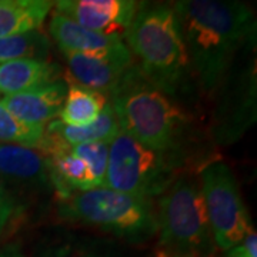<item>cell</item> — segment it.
Masks as SVG:
<instances>
[{
  "mask_svg": "<svg viewBox=\"0 0 257 257\" xmlns=\"http://www.w3.org/2000/svg\"><path fill=\"white\" fill-rule=\"evenodd\" d=\"M227 257H243V256H240V254H237V253H234V251L229 250V251H227Z\"/></svg>",
  "mask_w": 257,
  "mask_h": 257,
  "instance_id": "obj_24",
  "label": "cell"
},
{
  "mask_svg": "<svg viewBox=\"0 0 257 257\" xmlns=\"http://www.w3.org/2000/svg\"><path fill=\"white\" fill-rule=\"evenodd\" d=\"M106 103L107 97L104 94L70 83L67 86L63 106L57 117L60 123L67 126L84 127L97 119Z\"/></svg>",
  "mask_w": 257,
  "mask_h": 257,
  "instance_id": "obj_17",
  "label": "cell"
},
{
  "mask_svg": "<svg viewBox=\"0 0 257 257\" xmlns=\"http://www.w3.org/2000/svg\"><path fill=\"white\" fill-rule=\"evenodd\" d=\"M0 176L19 182L50 184L49 160L37 149L0 145Z\"/></svg>",
  "mask_w": 257,
  "mask_h": 257,
  "instance_id": "obj_13",
  "label": "cell"
},
{
  "mask_svg": "<svg viewBox=\"0 0 257 257\" xmlns=\"http://www.w3.org/2000/svg\"><path fill=\"white\" fill-rule=\"evenodd\" d=\"M184 159L152 150L120 130L109 145L104 186L152 200L179 177Z\"/></svg>",
  "mask_w": 257,
  "mask_h": 257,
  "instance_id": "obj_6",
  "label": "cell"
},
{
  "mask_svg": "<svg viewBox=\"0 0 257 257\" xmlns=\"http://www.w3.org/2000/svg\"><path fill=\"white\" fill-rule=\"evenodd\" d=\"M52 6L46 0H0V39L40 30Z\"/></svg>",
  "mask_w": 257,
  "mask_h": 257,
  "instance_id": "obj_15",
  "label": "cell"
},
{
  "mask_svg": "<svg viewBox=\"0 0 257 257\" xmlns=\"http://www.w3.org/2000/svg\"><path fill=\"white\" fill-rule=\"evenodd\" d=\"M230 250L243 257H257V234L254 227L251 226L243 236V239Z\"/></svg>",
  "mask_w": 257,
  "mask_h": 257,
  "instance_id": "obj_22",
  "label": "cell"
},
{
  "mask_svg": "<svg viewBox=\"0 0 257 257\" xmlns=\"http://www.w3.org/2000/svg\"><path fill=\"white\" fill-rule=\"evenodd\" d=\"M251 52L254 40L237 55L221 83L223 93L211 124V135L219 145L236 142L256 120V62Z\"/></svg>",
  "mask_w": 257,
  "mask_h": 257,
  "instance_id": "obj_8",
  "label": "cell"
},
{
  "mask_svg": "<svg viewBox=\"0 0 257 257\" xmlns=\"http://www.w3.org/2000/svg\"><path fill=\"white\" fill-rule=\"evenodd\" d=\"M199 186L214 246L229 251L251 227L236 177L224 162L211 160L199 172Z\"/></svg>",
  "mask_w": 257,
  "mask_h": 257,
  "instance_id": "obj_7",
  "label": "cell"
},
{
  "mask_svg": "<svg viewBox=\"0 0 257 257\" xmlns=\"http://www.w3.org/2000/svg\"><path fill=\"white\" fill-rule=\"evenodd\" d=\"M50 42L42 30L0 39V63L22 59L46 60Z\"/></svg>",
  "mask_w": 257,
  "mask_h": 257,
  "instance_id": "obj_18",
  "label": "cell"
},
{
  "mask_svg": "<svg viewBox=\"0 0 257 257\" xmlns=\"http://www.w3.org/2000/svg\"><path fill=\"white\" fill-rule=\"evenodd\" d=\"M45 136V126H35L20 121L0 103V145L37 149Z\"/></svg>",
  "mask_w": 257,
  "mask_h": 257,
  "instance_id": "obj_19",
  "label": "cell"
},
{
  "mask_svg": "<svg viewBox=\"0 0 257 257\" xmlns=\"http://www.w3.org/2000/svg\"><path fill=\"white\" fill-rule=\"evenodd\" d=\"M49 35L62 52L70 53L101 50L123 42L121 36H106L96 33L59 13H53L49 22Z\"/></svg>",
  "mask_w": 257,
  "mask_h": 257,
  "instance_id": "obj_14",
  "label": "cell"
},
{
  "mask_svg": "<svg viewBox=\"0 0 257 257\" xmlns=\"http://www.w3.org/2000/svg\"><path fill=\"white\" fill-rule=\"evenodd\" d=\"M70 73V83L107 96L135 64L124 40L117 45L84 53L62 52Z\"/></svg>",
  "mask_w": 257,
  "mask_h": 257,
  "instance_id": "obj_9",
  "label": "cell"
},
{
  "mask_svg": "<svg viewBox=\"0 0 257 257\" xmlns=\"http://www.w3.org/2000/svg\"><path fill=\"white\" fill-rule=\"evenodd\" d=\"M60 67L47 60L22 59L0 63V93L10 96L57 82Z\"/></svg>",
  "mask_w": 257,
  "mask_h": 257,
  "instance_id": "obj_12",
  "label": "cell"
},
{
  "mask_svg": "<svg viewBox=\"0 0 257 257\" xmlns=\"http://www.w3.org/2000/svg\"><path fill=\"white\" fill-rule=\"evenodd\" d=\"M135 0H60L56 13L106 36H121L139 9Z\"/></svg>",
  "mask_w": 257,
  "mask_h": 257,
  "instance_id": "obj_10",
  "label": "cell"
},
{
  "mask_svg": "<svg viewBox=\"0 0 257 257\" xmlns=\"http://www.w3.org/2000/svg\"><path fill=\"white\" fill-rule=\"evenodd\" d=\"M156 257H207L214 248L199 180L179 176L157 200Z\"/></svg>",
  "mask_w": 257,
  "mask_h": 257,
  "instance_id": "obj_4",
  "label": "cell"
},
{
  "mask_svg": "<svg viewBox=\"0 0 257 257\" xmlns=\"http://www.w3.org/2000/svg\"><path fill=\"white\" fill-rule=\"evenodd\" d=\"M74 156H77L87 167V172L92 180L93 189L103 187L107 162H109V143H89V145H77L72 147Z\"/></svg>",
  "mask_w": 257,
  "mask_h": 257,
  "instance_id": "obj_20",
  "label": "cell"
},
{
  "mask_svg": "<svg viewBox=\"0 0 257 257\" xmlns=\"http://www.w3.org/2000/svg\"><path fill=\"white\" fill-rule=\"evenodd\" d=\"M59 213L67 220L94 226L135 241L157 233L156 210L152 200L107 187L74 192L62 200Z\"/></svg>",
  "mask_w": 257,
  "mask_h": 257,
  "instance_id": "obj_5",
  "label": "cell"
},
{
  "mask_svg": "<svg viewBox=\"0 0 257 257\" xmlns=\"http://www.w3.org/2000/svg\"><path fill=\"white\" fill-rule=\"evenodd\" d=\"M66 93L67 83L57 80L28 92L3 96L0 103L20 121L35 126H45L59 116Z\"/></svg>",
  "mask_w": 257,
  "mask_h": 257,
  "instance_id": "obj_11",
  "label": "cell"
},
{
  "mask_svg": "<svg viewBox=\"0 0 257 257\" xmlns=\"http://www.w3.org/2000/svg\"><path fill=\"white\" fill-rule=\"evenodd\" d=\"M193 79L204 94L220 89L240 52L256 40V18L241 2L183 0L173 3Z\"/></svg>",
  "mask_w": 257,
  "mask_h": 257,
  "instance_id": "obj_1",
  "label": "cell"
},
{
  "mask_svg": "<svg viewBox=\"0 0 257 257\" xmlns=\"http://www.w3.org/2000/svg\"><path fill=\"white\" fill-rule=\"evenodd\" d=\"M123 40L147 80L180 100L193 73L173 5L140 3Z\"/></svg>",
  "mask_w": 257,
  "mask_h": 257,
  "instance_id": "obj_3",
  "label": "cell"
},
{
  "mask_svg": "<svg viewBox=\"0 0 257 257\" xmlns=\"http://www.w3.org/2000/svg\"><path fill=\"white\" fill-rule=\"evenodd\" d=\"M0 257H28L18 246H8L0 250Z\"/></svg>",
  "mask_w": 257,
  "mask_h": 257,
  "instance_id": "obj_23",
  "label": "cell"
},
{
  "mask_svg": "<svg viewBox=\"0 0 257 257\" xmlns=\"http://www.w3.org/2000/svg\"><path fill=\"white\" fill-rule=\"evenodd\" d=\"M106 97L121 132L152 150L184 159L192 117L179 101L149 82L136 62Z\"/></svg>",
  "mask_w": 257,
  "mask_h": 257,
  "instance_id": "obj_2",
  "label": "cell"
},
{
  "mask_svg": "<svg viewBox=\"0 0 257 257\" xmlns=\"http://www.w3.org/2000/svg\"><path fill=\"white\" fill-rule=\"evenodd\" d=\"M19 206L13 199L12 193L8 190L3 180L0 179V236L5 230L9 227V224L18 216Z\"/></svg>",
  "mask_w": 257,
  "mask_h": 257,
  "instance_id": "obj_21",
  "label": "cell"
},
{
  "mask_svg": "<svg viewBox=\"0 0 257 257\" xmlns=\"http://www.w3.org/2000/svg\"><path fill=\"white\" fill-rule=\"evenodd\" d=\"M47 132L60 138L69 146L89 145V143H109L117 136L120 132L119 121L114 110L107 101L101 113L92 124L84 127H73L60 123L59 120H52L46 127Z\"/></svg>",
  "mask_w": 257,
  "mask_h": 257,
  "instance_id": "obj_16",
  "label": "cell"
}]
</instances>
